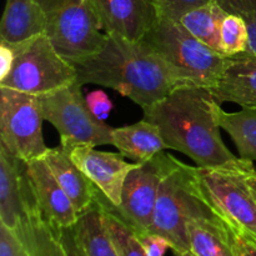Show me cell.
Returning a JSON list of instances; mask_svg holds the SVG:
<instances>
[{"label": "cell", "instance_id": "obj_13", "mask_svg": "<svg viewBox=\"0 0 256 256\" xmlns=\"http://www.w3.org/2000/svg\"><path fill=\"white\" fill-rule=\"evenodd\" d=\"M30 188L42 216L56 228H72L79 214L44 158L25 162Z\"/></svg>", "mask_w": 256, "mask_h": 256}, {"label": "cell", "instance_id": "obj_25", "mask_svg": "<svg viewBox=\"0 0 256 256\" xmlns=\"http://www.w3.org/2000/svg\"><path fill=\"white\" fill-rule=\"evenodd\" d=\"M249 42V30L246 22L242 15L228 14L222 25L220 48L226 56L245 52Z\"/></svg>", "mask_w": 256, "mask_h": 256}, {"label": "cell", "instance_id": "obj_37", "mask_svg": "<svg viewBox=\"0 0 256 256\" xmlns=\"http://www.w3.org/2000/svg\"><path fill=\"white\" fill-rule=\"evenodd\" d=\"M172 256H182V255L180 254L179 252H174V255H172Z\"/></svg>", "mask_w": 256, "mask_h": 256}, {"label": "cell", "instance_id": "obj_21", "mask_svg": "<svg viewBox=\"0 0 256 256\" xmlns=\"http://www.w3.org/2000/svg\"><path fill=\"white\" fill-rule=\"evenodd\" d=\"M72 228L78 242L86 256H119L105 225L102 206L98 202L80 212L76 224Z\"/></svg>", "mask_w": 256, "mask_h": 256}, {"label": "cell", "instance_id": "obj_9", "mask_svg": "<svg viewBox=\"0 0 256 256\" xmlns=\"http://www.w3.org/2000/svg\"><path fill=\"white\" fill-rule=\"evenodd\" d=\"M42 122L36 95L0 86V144L22 162L42 158L49 150Z\"/></svg>", "mask_w": 256, "mask_h": 256}, {"label": "cell", "instance_id": "obj_6", "mask_svg": "<svg viewBox=\"0 0 256 256\" xmlns=\"http://www.w3.org/2000/svg\"><path fill=\"white\" fill-rule=\"evenodd\" d=\"M9 44L14 50V65L0 80V86L39 96L76 82L75 66L58 52L45 32Z\"/></svg>", "mask_w": 256, "mask_h": 256}, {"label": "cell", "instance_id": "obj_30", "mask_svg": "<svg viewBox=\"0 0 256 256\" xmlns=\"http://www.w3.org/2000/svg\"><path fill=\"white\" fill-rule=\"evenodd\" d=\"M228 14L244 15L256 12V0H215Z\"/></svg>", "mask_w": 256, "mask_h": 256}, {"label": "cell", "instance_id": "obj_7", "mask_svg": "<svg viewBox=\"0 0 256 256\" xmlns=\"http://www.w3.org/2000/svg\"><path fill=\"white\" fill-rule=\"evenodd\" d=\"M254 169V162L246 160L240 166H196V174L214 212L235 234L256 240V199L248 182V174Z\"/></svg>", "mask_w": 256, "mask_h": 256}, {"label": "cell", "instance_id": "obj_31", "mask_svg": "<svg viewBox=\"0 0 256 256\" xmlns=\"http://www.w3.org/2000/svg\"><path fill=\"white\" fill-rule=\"evenodd\" d=\"M59 235L60 240H62V245H64L65 250H66L69 256H86L84 250L78 242L76 236H75L74 228H59Z\"/></svg>", "mask_w": 256, "mask_h": 256}, {"label": "cell", "instance_id": "obj_12", "mask_svg": "<svg viewBox=\"0 0 256 256\" xmlns=\"http://www.w3.org/2000/svg\"><path fill=\"white\" fill-rule=\"evenodd\" d=\"M89 144L76 145L68 150L72 162L89 178L92 184L109 199L112 205L118 206L122 202V188L128 174L136 162H128L122 152H100Z\"/></svg>", "mask_w": 256, "mask_h": 256}, {"label": "cell", "instance_id": "obj_3", "mask_svg": "<svg viewBox=\"0 0 256 256\" xmlns=\"http://www.w3.org/2000/svg\"><path fill=\"white\" fill-rule=\"evenodd\" d=\"M214 212L200 188L196 168L164 152V175L159 188L150 232L164 236L172 252H190L188 222L190 218Z\"/></svg>", "mask_w": 256, "mask_h": 256}, {"label": "cell", "instance_id": "obj_26", "mask_svg": "<svg viewBox=\"0 0 256 256\" xmlns=\"http://www.w3.org/2000/svg\"><path fill=\"white\" fill-rule=\"evenodd\" d=\"M215 0H154L160 16L179 22L185 14L205 6Z\"/></svg>", "mask_w": 256, "mask_h": 256}, {"label": "cell", "instance_id": "obj_23", "mask_svg": "<svg viewBox=\"0 0 256 256\" xmlns=\"http://www.w3.org/2000/svg\"><path fill=\"white\" fill-rule=\"evenodd\" d=\"M226 15L228 12L220 8L216 2H212L185 14L179 22L196 39L222 54L220 48V34L222 22Z\"/></svg>", "mask_w": 256, "mask_h": 256}, {"label": "cell", "instance_id": "obj_11", "mask_svg": "<svg viewBox=\"0 0 256 256\" xmlns=\"http://www.w3.org/2000/svg\"><path fill=\"white\" fill-rule=\"evenodd\" d=\"M105 34L142 42L159 19L154 0H92Z\"/></svg>", "mask_w": 256, "mask_h": 256}, {"label": "cell", "instance_id": "obj_17", "mask_svg": "<svg viewBox=\"0 0 256 256\" xmlns=\"http://www.w3.org/2000/svg\"><path fill=\"white\" fill-rule=\"evenodd\" d=\"M42 158L49 164L52 174L72 202L78 214L95 204L99 189L72 162L66 149L62 145L52 149L49 148Z\"/></svg>", "mask_w": 256, "mask_h": 256}, {"label": "cell", "instance_id": "obj_20", "mask_svg": "<svg viewBox=\"0 0 256 256\" xmlns=\"http://www.w3.org/2000/svg\"><path fill=\"white\" fill-rule=\"evenodd\" d=\"M45 32V18L38 0H6L0 36L6 42H24Z\"/></svg>", "mask_w": 256, "mask_h": 256}, {"label": "cell", "instance_id": "obj_22", "mask_svg": "<svg viewBox=\"0 0 256 256\" xmlns=\"http://www.w3.org/2000/svg\"><path fill=\"white\" fill-rule=\"evenodd\" d=\"M218 118L220 128L238 148L240 158L256 162V108H242L236 112H226L220 108Z\"/></svg>", "mask_w": 256, "mask_h": 256}, {"label": "cell", "instance_id": "obj_16", "mask_svg": "<svg viewBox=\"0 0 256 256\" xmlns=\"http://www.w3.org/2000/svg\"><path fill=\"white\" fill-rule=\"evenodd\" d=\"M186 228L195 256H239L235 232L215 212L190 218Z\"/></svg>", "mask_w": 256, "mask_h": 256}, {"label": "cell", "instance_id": "obj_8", "mask_svg": "<svg viewBox=\"0 0 256 256\" xmlns=\"http://www.w3.org/2000/svg\"><path fill=\"white\" fill-rule=\"evenodd\" d=\"M38 98L42 118L58 130L64 149L112 145V128L92 114L76 82Z\"/></svg>", "mask_w": 256, "mask_h": 256}, {"label": "cell", "instance_id": "obj_4", "mask_svg": "<svg viewBox=\"0 0 256 256\" xmlns=\"http://www.w3.org/2000/svg\"><path fill=\"white\" fill-rule=\"evenodd\" d=\"M144 40L190 85L212 88L230 60L196 39L179 22L160 15Z\"/></svg>", "mask_w": 256, "mask_h": 256}, {"label": "cell", "instance_id": "obj_24", "mask_svg": "<svg viewBox=\"0 0 256 256\" xmlns=\"http://www.w3.org/2000/svg\"><path fill=\"white\" fill-rule=\"evenodd\" d=\"M96 202L102 206L105 225L119 256H148L136 232L104 204L100 196V190L98 192Z\"/></svg>", "mask_w": 256, "mask_h": 256}, {"label": "cell", "instance_id": "obj_2", "mask_svg": "<svg viewBox=\"0 0 256 256\" xmlns=\"http://www.w3.org/2000/svg\"><path fill=\"white\" fill-rule=\"evenodd\" d=\"M102 50L72 64L76 82L112 88L142 109L160 102L184 82L179 72L145 40L130 42L106 34Z\"/></svg>", "mask_w": 256, "mask_h": 256}, {"label": "cell", "instance_id": "obj_1", "mask_svg": "<svg viewBox=\"0 0 256 256\" xmlns=\"http://www.w3.org/2000/svg\"><path fill=\"white\" fill-rule=\"evenodd\" d=\"M219 109L208 88L182 85L142 112L156 125L168 148L189 156L196 166H240L246 160L235 156L222 142Z\"/></svg>", "mask_w": 256, "mask_h": 256}, {"label": "cell", "instance_id": "obj_32", "mask_svg": "<svg viewBox=\"0 0 256 256\" xmlns=\"http://www.w3.org/2000/svg\"><path fill=\"white\" fill-rule=\"evenodd\" d=\"M14 50L9 42L2 40L0 42V80L8 76L14 65Z\"/></svg>", "mask_w": 256, "mask_h": 256}, {"label": "cell", "instance_id": "obj_5", "mask_svg": "<svg viewBox=\"0 0 256 256\" xmlns=\"http://www.w3.org/2000/svg\"><path fill=\"white\" fill-rule=\"evenodd\" d=\"M45 34L72 64L96 54L106 42L92 0H38Z\"/></svg>", "mask_w": 256, "mask_h": 256}, {"label": "cell", "instance_id": "obj_14", "mask_svg": "<svg viewBox=\"0 0 256 256\" xmlns=\"http://www.w3.org/2000/svg\"><path fill=\"white\" fill-rule=\"evenodd\" d=\"M34 194L25 172V162L0 144V220L16 229L26 215Z\"/></svg>", "mask_w": 256, "mask_h": 256}, {"label": "cell", "instance_id": "obj_33", "mask_svg": "<svg viewBox=\"0 0 256 256\" xmlns=\"http://www.w3.org/2000/svg\"><path fill=\"white\" fill-rule=\"evenodd\" d=\"M239 256H256V240L235 234Z\"/></svg>", "mask_w": 256, "mask_h": 256}, {"label": "cell", "instance_id": "obj_34", "mask_svg": "<svg viewBox=\"0 0 256 256\" xmlns=\"http://www.w3.org/2000/svg\"><path fill=\"white\" fill-rule=\"evenodd\" d=\"M246 22L248 30H249V42H248V54L256 56V12L248 14L242 16Z\"/></svg>", "mask_w": 256, "mask_h": 256}, {"label": "cell", "instance_id": "obj_35", "mask_svg": "<svg viewBox=\"0 0 256 256\" xmlns=\"http://www.w3.org/2000/svg\"><path fill=\"white\" fill-rule=\"evenodd\" d=\"M248 182H249L250 188H252V192H254V196L256 199V170L255 169L248 174Z\"/></svg>", "mask_w": 256, "mask_h": 256}, {"label": "cell", "instance_id": "obj_28", "mask_svg": "<svg viewBox=\"0 0 256 256\" xmlns=\"http://www.w3.org/2000/svg\"><path fill=\"white\" fill-rule=\"evenodd\" d=\"M148 256H164L168 249H172L170 242L164 236L148 232L136 234Z\"/></svg>", "mask_w": 256, "mask_h": 256}, {"label": "cell", "instance_id": "obj_10", "mask_svg": "<svg viewBox=\"0 0 256 256\" xmlns=\"http://www.w3.org/2000/svg\"><path fill=\"white\" fill-rule=\"evenodd\" d=\"M164 175V152H159L152 160L136 168L128 174L124 182L122 202L115 206L100 192L104 204L124 220L136 234L150 232L154 219L159 188Z\"/></svg>", "mask_w": 256, "mask_h": 256}, {"label": "cell", "instance_id": "obj_29", "mask_svg": "<svg viewBox=\"0 0 256 256\" xmlns=\"http://www.w3.org/2000/svg\"><path fill=\"white\" fill-rule=\"evenodd\" d=\"M88 106L90 108L92 114L104 122L112 110V102L106 94L102 90H95L86 95Z\"/></svg>", "mask_w": 256, "mask_h": 256}, {"label": "cell", "instance_id": "obj_27", "mask_svg": "<svg viewBox=\"0 0 256 256\" xmlns=\"http://www.w3.org/2000/svg\"><path fill=\"white\" fill-rule=\"evenodd\" d=\"M0 256H32L14 229L0 224Z\"/></svg>", "mask_w": 256, "mask_h": 256}, {"label": "cell", "instance_id": "obj_18", "mask_svg": "<svg viewBox=\"0 0 256 256\" xmlns=\"http://www.w3.org/2000/svg\"><path fill=\"white\" fill-rule=\"evenodd\" d=\"M112 145L125 158L142 164L169 149L156 125L148 120L122 128H112Z\"/></svg>", "mask_w": 256, "mask_h": 256}, {"label": "cell", "instance_id": "obj_19", "mask_svg": "<svg viewBox=\"0 0 256 256\" xmlns=\"http://www.w3.org/2000/svg\"><path fill=\"white\" fill-rule=\"evenodd\" d=\"M15 232L32 256H69L60 240L59 228L42 216L35 198Z\"/></svg>", "mask_w": 256, "mask_h": 256}, {"label": "cell", "instance_id": "obj_15", "mask_svg": "<svg viewBox=\"0 0 256 256\" xmlns=\"http://www.w3.org/2000/svg\"><path fill=\"white\" fill-rule=\"evenodd\" d=\"M209 90L219 104L256 108V56L248 52L230 56L222 76Z\"/></svg>", "mask_w": 256, "mask_h": 256}, {"label": "cell", "instance_id": "obj_36", "mask_svg": "<svg viewBox=\"0 0 256 256\" xmlns=\"http://www.w3.org/2000/svg\"><path fill=\"white\" fill-rule=\"evenodd\" d=\"M182 256H195L194 254H192V252H184V254H182Z\"/></svg>", "mask_w": 256, "mask_h": 256}]
</instances>
